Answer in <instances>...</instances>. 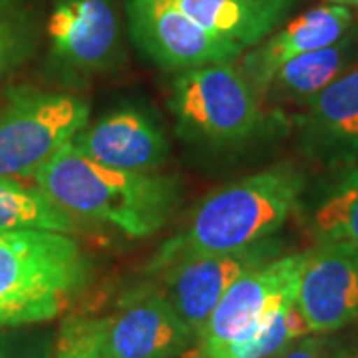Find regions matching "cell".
<instances>
[{"mask_svg": "<svg viewBox=\"0 0 358 358\" xmlns=\"http://www.w3.org/2000/svg\"><path fill=\"white\" fill-rule=\"evenodd\" d=\"M305 178L293 167H273L207 195L187 223L159 247L148 271L205 253H227L271 239L293 213Z\"/></svg>", "mask_w": 358, "mask_h": 358, "instance_id": "cell-2", "label": "cell"}, {"mask_svg": "<svg viewBox=\"0 0 358 358\" xmlns=\"http://www.w3.org/2000/svg\"><path fill=\"white\" fill-rule=\"evenodd\" d=\"M277 241L265 239L239 251L185 257L152 273L157 277L154 285L197 341L231 285L247 271L281 257Z\"/></svg>", "mask_w": 358, "mask_h": 358, "instance_id": "cell-7", "label": "cell"}, {"mask_svg": "<svg viewBox=\"0 0 358 358\" xmlns=\"http://www.w3.org/2000/svg\"><path fill=\"white\" fill-rule=\"evenodd\" d=\"M317 243H345L358 249V166L345 169L320 193L308 215Z\"/></svg>", "mask_w": 358, "mask_h": 358, "instance_id": "cell-18", "label": "cell"}, {"mask_svg": "<svg viewBox=\"0 0 358 358\" xmlns=\"http://www.w3.org/2000/svg\"><path fill=\"white\" fill-rule=\"evenodd\" d=\"M90 279L92 261L74 235L0 233V331L62 317Z\"/></svg>", "mask_w": 358, "mask_h": 358, "instance_id": "cell-3", "label": "cell"}, {"mask_svg": "<svg viewBox=\"0 0 358 358\" xmlns=\"http://www.w3.org/2000/svg\"><path fill=\"white\" fill-rule=\"evenodd\" d=\"M90 103L66 92L18 88L0 98V176L32 179L86 128Z\"/></svg>", "mask_w": 358, "mask_h": 358, "instance_id": "cell-6", "label": "cell"}, {"mask_svg": "<svg viewBox=\"0 0 358 358\" xmlns=\"http://www.w3.org/2000/svg\"><path fill=\"white\" fill-rule=\"evenodd\" d=\"M193 345L152 282L122 294L108 310L70 315L56 334L54 358H176Z\"/></svg>", "mask_w": 358, "mask_h": 358, "instance_id": "cell-4", "label": "cell"}, {"mask_svg": "<svg viewBox=\"0 0 358 358\" xmlns=\"http://www.w3.org/2000/svg\"><path fill=\"white\" fill-rule=\"evenodd\" d=\"M305 334H310L307 322L296 303H291L267 315L251 331L233 338L215 352L193 358H273L289 343Z\"/></svg>", "mask_w": 358, "mask_h": 358, "instance_id": "cell-19", "label": "cell"}, {"mask_svg": "<svg viewBox=\"0 0 358 358\" xmlns=\"http://www.w3.org/2000/svg\"><path fill=\"white\" fill-rule=\"evenodd\" d=\"M307 261L305 253H291L268 261L241 275L227 289L223 299L195 341V355L203 357L219 350L247 331L257 327L267 315L296 303L301 273Z\"/></svg>", "mask_w": 358, "mask_h": 358, "instance_id": "cell-8", "label": "cell"}, {"mask_svg": "<svg viewBox=\"0 0 358 358\" xmlns=\"http://www.w3.org/2000/svg\"><path fill=\"white\" fill-rule=\"evenodd\" d=\"M46 34L52 58L68 76L100 74L120 58L117 4L115 0H56Z\"/></svg>", "mask_w": 358, "mask_h": 358, "instance_id": "cell-10", "label": "cell"}, {"mask_svg": "<svg viewBox=\"0 0 358 358\" xmlns=\"http://www.w3.org/2000/svg\"><path fill=\"white\" fill-rule=\"evenodd\" d=\"M327 4H336V6H346V8H358V0H324Z\"/></svg>", "mask_w": 358, "mask_h": 358, "instance_id": "cell-24", "label": "cell"}, {"mask_svg": "<svg viewBox=\"0 0 358 358\" xmlns=\"http://www.w3.org/2000/svg\"><path fill=\"white\" fill-rule=\"evenodd\" d=\"M263 100L237 60L181 70L171 80L169 110L181 138L233 148L263 126Z\"/></svg>", "mask_w": 358, "mask_h": 358, "instance_id": "cell-5", "label": "cell"}, {"mask_svg": "<svg viewBox=\"0 0 358 358\" xmlns=\"http://www.w3.org/2000/svg\"><path fill=\"white\" fill-rule=\"evenodd\" d=\"M296 308L308 333L333 334L358 322V249L345 243H317L307 251Z\"/></svg>", "mask_w": 358, "mask_h": 358, "instance_id": "cell-11", "label": "cell"}, {"mask_svg": "<svg viewBox=\"0 0 358 358\" xmlns=\"http://www.w3.org/2000/svg\"><path fill=\"white\" fill-rule=\"evenodd\" d=\"M355 40L345 36L333 46L291 58L268 78L263 98L305 106L310 98L331 86L336 78L343 76L346 68L355 62Z\"/></svg>", "mask_w": 358, "mask_h": 358, "instance_id": "cell-16", "label": "cell"}, {"mask_svg": "<svg viewBox=\"0 0 358 358\" xmlns=\"http://www.w3.org/2000/svg\"><path fill=\"white\" fill-rule=\"evenodd\" d=\"M350 26V8L324 2L307 13L299 14L289 24L275 30L245 56H239L237 64L263 100V90L279 66L301 54L333 46L338 40L345 38Z\"/></svg>", "mask_w": 358, "mask_h": 358, "instance_id": "cell-13", "label": "cell"}, {"mask_svg": "<svg viewBox=\"0 0 358 358\" xmlns=\"http://www.w3.org/2000/svg\"><path fill=\"white\" fill-rule=\"evenodd\" d=\"M333 358H358V341L350 345H336Z\"/></svg>", "mask_w": 358, "mask_h": 358, "instance_id": "cell-23", "label": "cell"}, {"mask_svg": "<svg viewBox=\"0 0 358 358\" xmlns=\"http://www.w3.org/2000/svg\"><path fill=\"white\" fill-rule=\"evenodd\" d=\"M52 358H54V357H52Z\"/></svg>", "mask_w": 358, "mask_h": 358, "instance_id": "cell-25", "label": "cell"}, {"mask_svg": "<svg viewBox=\"0 0 358 358\" xmlns=\"http://www.w3.org/2000/svg\"><path fill=\"white\" fill-rule=\"evenodd\" d=\"M197 24L221 38L253 48L279 30L299 0H176Z\"/></svg>", "mask_w": 358, "mask_h": 358, "instance_id": "cell-15", "label": "cell"}, {"mask_svg": "<svg viewBox=\"0 0 358 358\" xmlns=\"http://www.w3.org/2000/svg\"><path fill=\"white\" fill-rule=\"evenodd\" d=\"M32 181L72 217L112 225L131 239L157 233L179 203L178 179L102 166L72 143L52 155Z\"/></svg>", "mask_w": 358, "mask_h": 358, "instance_id": "cell-1", "label": "cell"}, {"mask_svg": "<svg viewBox=\"0 0 358 358\" xmlns=\"http://www.w3.org/2000/svg\"><path fill=\"white\" fill-rule=\"evenodd\" d=\"M299 129L308 154L336 164H357L358 64L303 106Z\"/></svg>", "mask_w": 358, "mask_h": 358, "instance_id": "cell-14", "label": "cell"}, {"mask_svg": "<svg viewBox=\"0 0 358 358\" xmlns=\"http://www.w3.org/2000/svg\"><path fill=\"white\" fill-rule=\"evenodd\" d=\"M56 334L48 324L0 331V358H52Z\"/></svg>", "mask_w": 358, "mask_h": 358, "instance_id": "cell-21", "label": "cell"}, {"mask_svg": "<svg viewBox=\"0 0 358 358\" xmlns=\"http://www.w3.org/2000/svg\"><path fill=\"white\" fill-rule=\"evenodd\" d=\"M336 343L329 334H305L282 348L273 358H333Z\"/></svg>", "mask_w": 358, "mask_h": 358, "instance_id": "cell-22", "label": "cell"}, {"mask_svg": "<svg viewBox=\"0 0 358 358\" xmlns=\"http://www.w3.org/2000/svg\"><path fill=\"white\" fill-rule=\"evenodd\" d=\"M131 40L166 70L237 60L243 48L197 24L176 0H126Z\"/></svg>", "mask_w": 358, "mask_h": 358, "instance_id": "cell-9", "label": "cell"}, {"mask_svg": "<svg viewBox=\"0 0 358 358\" xmlns=\"http://www.w3.org/2000/svg\"><path fill=\"white\" fill-rule=\"evenodd\" d=\"M38 44V20L30 0H0V84L26 64Z\"/></svg>", "mask_w": 358, "mask_h": 358, "instance_id": "cell-20", "label": "cell"}, {"mask_svg": "<svg viewBox=\"0 0 358 358\" xmlns=\"http://www.w3.org/2000/svg\"><path fill=\"white\" fill-rule=\"evenodd\" d=\"M70 143L92 162L128 171L154 173L169 157L164 129L140 108H122L88 122Z\"/></svg>", "mask_w": 358, "mask_h": 358, "instance_id": "cell-12", "label": "cell"}, {"mask_svg": "<svg viewBox=\"0 0 358 358\" xmlns=\"http://www.w3.org/2000/svg\"><path fill=\"white\" fill-rule=\"evenodd\" d=\"M80 219L72 217L36 185L0 176V233L56 231L76 235Z\"/></svg>", "mask_w": 358, "mask_h": 358, "instance_id": "cell-17", "label": "cell"}]
</instances>
